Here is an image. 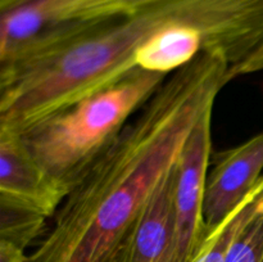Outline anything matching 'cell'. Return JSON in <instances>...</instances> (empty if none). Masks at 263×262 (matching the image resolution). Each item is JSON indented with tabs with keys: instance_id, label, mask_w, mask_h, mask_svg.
Wrapping results in <instances>:
<instances>
[{
	"instance_id": "obj_1",
	"label": "cell",
	"mask_w": 263,
	"mask_h": 262,
	"mask_svg": "<svg viewBox=\"0 0 263 262\" xmlns=\"http://www.w3.org/2000/svg\"><path fill=\"white\" fill-rule=\"evenodd\" d=\"M230 63L202 51L170 74L72 186L27 262H109L199 118L230 82Z\"/></svg>"
},
{
	"instance_id": "obj_2",
	"label": "cell",
	"mask_w": 263,
	"mask_h": 262,
	"mask_svg": "<svg viewBox=\"0 0 263 262\" xmlns=\"http://www.w3.org/2000/svg\"><path fill=\"white\" fill-rule=\"evenodd\" d=\"M167 74L135 68L21 134L36 161L69 190L115 143Z\"/></svg>"
},
{
	"instance_id": "obj_3",
	"label": "cell",
	"mask_w": 263,
	"mask_h": 262,
	"mask_svg": "<svg viewBox=\"0 0 263 262\" xmlns=\"http://www.w3.org/2000/svg\"><path fill=\"white\" fill-rule=\"evenodd\" d=\"M161 2L164 0H5L0 3V54L50 26L126 17Z\"/></svg>"
},
{
	"instance_id": "obj_4",
	"label": "cell",
	"mask_w": 263,
	"mask_h": 262,
	"mask_svg": "<svg viewBox=\"0 0 263 262\" xmlns=\"http://www.w3.org/2000/svg\"><path fill=\"white\" fill-rule=\"evenodd\" d=\"M212 113L210 109L199 118L177 159L175 218L180 249L189 262H197L211 230L203 215V202L212 151Z\"/></svg>"
},
{
	"instance_id": "obj_5",
	"label": "cell",
	"mask_w": 263,
	"mask_h": 262,
	"mask_svg": "<svg viewBox=\"0 0 263 262\" xmlns=\"http://www.w3.org/2000/svg\"><path fill=\"white\" fill-rule=\"evenodd\" d=\"M177 162L159 181L109 262H189L179 246L174 189Z\"/></svg>"
},
{
	"instance_id": "obj_6",
	"label": "cell",
	"mask_w": 263,
	"mask_h": 262,
	"mask_svg": "<svg viewBox=\"0 0 263 262\" xmlns=\"http://www.w3.org/2000/svg\"><path fill=\"white\" fill-rule=\"evenodd\" d=\"M68 189L50 176L20 134L0 131V202L54 217Z\"/></svg>"
},
{
	"instance_id": "obj_7",
	"label": "cell",
	"mask_w": 263,
	"mask_h": 262,
	"mask_svg": "<svg viewBox=\"0 0 263 262\" xmlns=\"http://www.w3.org/2000/svg\"><path fill=\"white\" fill-rule=\"evenodd\" d=\"M263 133L220 152L208 169L203 215L210 229L228 217L263 176Z\"/></svg>"
},
{
	"instance_id": "obj_8",
	"label": "cell",
	"mask_w": 263,
	"mask_h": 262,
	"mask_svg": "<svg viewBox=\"0 0 263 262\" xmlns=\"http://www.w3.org/2000/svg\"><path fill=\"white\" fill-rule=\"evenodd\" d=\"M262 205L263 182H258L228 217L211 229L197 262H226L236 236Z\"/></svg>"
},
{
	"instance_id": "obj_9",
	"label": "cell",
	"mask_w": 263,
	"mask_h": 262,
	"mask_svg": "<svg viewBox=\"0 0 263 262\" xmlns=\"http://www.w3.org/2000/svg\"><path fill=\"white\" fill-rule=\"evenodd\" d=\"M48 217L33 211L0 202V240L25 249L43 235Z\"/></svg>"
},
{
	"instance_id": "obj_10",
	"label": "cell",
	"mask_w": 263,
	"mask_h": 262,
	"mask_svg": "<svg viewBox=\"0 0 263 262\" xmlns=\"http://www.w3.org/2000/svg\"><path fill=\"white\" fill-rule=\"evenodd\" d=\"M226 262H263V205L236 236Z\"/></svg>"
},
{
	"instance_id": "obj_11",
	"label": "cell",
	"mask_w": 263,
	"mask_h": 262,
	"mask_svg": "<svg viewBox=\"0 0 263 262\" xmlns=\"http://www.w3.org/2000/svg\"><path fill=\"white\" fill-rule=\"evenodd\" d=\"M263 71V45L258 50L254 51L252 55H249L246 61L241 63L236 64V66L231 67L229 74H230V80H234L235 77L247 76V74L257 73V72Z\"/></svg>"
},
{
	"instance_id": "obj_12",
	"label": "cell",
	"mask_w": 263,
	"mask_h": 262,
	"mask_svg": "<svg viewBox=\"0 0 263 262\" xmlns=\"http://www.w3.org/2000/svg\"><path fill=\"white\" fill-rule=\"evenodd\" d=\"M27 257L25 249L9 241L0 240V262H27Z\"/></svg>"
},
{
	"instance_id": "obj_13",
	"label": "cell",
	"mask_w": 263,
	"mask_h": 262,
	"mask_svg": "<svg viewBox=\"0 0 263 262\" xmlns=\"http://www.w3.org/2000/svg\"><path fill=\"white\" fill-rule=\"evenodd\" d=\"M0 2H4V0H0Z\"/></svg>"
}]
</instances>
